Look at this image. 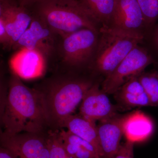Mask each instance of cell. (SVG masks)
<instances>
[{"mask_svg":"<svg viewBox=\"0 0 158 158\" xmlns=\"http://www.w3.org/2000/svg\"><path fill=\"white\" fill-rule=\"evenodd\" d=\"M99 81H102L90 72L56 71L36 85L49 129H63L65 119Z\"/></svg>","mask_w":158,"mask_h":158,"instance_id":"1","label":"cell"},{"mask_svg":"<svg viewBox=\"0 0 158 158\" xmlns=\"http://www.w3.org/2000/svg\"><path fill=\"white\" fill-rule=\"evenodd\" d=\"M8 87L6 103L1 111L2 131L9 135L47 132L48 123L37 90L25 85L11 70Z\"/></svg>","mask_w":158,"mask_h":158,"instance_id":"2","label":"cell"},{"mask_svg":"<svg viewBox=\"0 0 158 158\" xmlns=\"http://www.w3.org/2000/svg\"><path fill=\"white\" fill-rule=\"evenodd\" d=\"M32 14L60 37L84 28L99 31L102 26L79 0H39Z\"/></svg>","mask_w":158,"mask_h":158,"instance_id":"3","label":"cell"},{"mask_svg":"<svg viewBox=\"0 0 158 158\" xmlns=\"http://www.w3.org/2000/svg\"><path fill=\"white\" fill-rule=\"evenodd\" d=\"M100 36V31L84 28L60 37L53 59L57 71L90 72Z\"/></svg>","mask_w":158,"mask_h":158,"instance_id":"4","label":"cell"},{"mask_svg":"<svg viewBox=\"0 0 158 158\" xmlns=\"http://www.w3.org/2000/svg\"><path fill=\"white\" fill-rule=\"evenodd\" d=\"M90 72L104 79L115 70L133 49L144 43L142 37L112 27H102Z\"/></svg>","mask_w":158,"mask_h":158,"instance_id":"5","label":"cell"},{"mask_svg":"<svg viewBox=\"0 0 158 158\" xmlns=\"http://www.w3.org/2000/svg\"><path fill=\"white\" fill-rule=\"evenodd\" d=\"M155 63L147 48L143 44H138L103 79L101 88L107 94H114L131 79L139 76L148 65Z\"/></svg>","mask_w":158,"mask_h":158,"instance_id":"6","label":"cell"},{"mask_svg":"<svg viewBox=\"0 0 158 158\" xmlns=\"http://www.w3.org/2000/svg\"><path fill=\"white\" fill-rule=\"evenodd\" d=\"M60 38L41 20L32 14V21L28 28L20 37L12 49L35 51L41 54L48 62L53 60Z\"/></svg>","mask_w":158,"mask_h":158,"instance_id":"7","label":"cell"},{"mask_svg":"<svg viewBox=\"0 0 158 158\" xmlns=\"http://www.w3.org/2000/svg\"><path fill=\"white\" fill-rule=\"evenodd\" d=\"M47 133L9 135L1 131V143L16 158H49Z\"/></svg>","mask_w":158,"mask_h":158,"instance_id":"8","label":"cell"},{"mask_svg":"<svg viewBox=\"0 0 158 158\" xmlns=\"http://www.w3.org/2000/svg\"><path fill=\"white\" fill-rule=\"evenodd\" d=\"M110 27L144 38L147 35L144 15L137 0H116Z\"/></svg>","mask_w":158,"mask_h":158,"instance_id":"9","label":"cell"},{"mask_svg":"<svg viewBox=\"0 0 158 158\" xmlns=\"http://www.w3.org/2000/svg\"><path fill=\"white\" fill-rule=\"evenodd\" d=\"M0 19L6 26L10 50L28 28L32 21V14L27 8L10 0L0 2Z\"/></svg>","mask_w":158,"mask_h":158,"instance_id":"10","label":"cell"},{"mask_svg":"<svg viewBox=\"0 0 158 158\" xmlns=\"http://www.w3.org/2000/svg\"><path fill=\"white\" fill-rule=\"evenodd\" d=\"M102 82H96L88 90L80 108V115L95 123L117 113V108L101 88Z\"/></svg>","mask_w":158,"mask_h":158,"instance_id":"11","label":"cell"},{"mask_svg":"<svg viewBox=\"0 0 158 158\" xmlns=\"http://www.w3.org/2000/svg\"><path fill=\"white\" fill-rule=\"evenodd\" d=\"M126 115L118 113L99 121L97 127L102 158H113L121 145Z\"/></svg>","mask_w":158,"mask_h":158,"instance_id":"12","label":"cell"},{"mask_svg":"<svg viewBox=\"0 0 158 158\" xmlns=\"http://www.w3.org/2000/svg\"><path fill=\"white\" fill-rule=\"evenodd\" d=\"M20 51L11 61V70L21 78H35L42 75L47 62L42 55L35 51Z\"/></svg>","mask_w":158,"mask_h":158,"instance_id":"13","label":"cell"},{"mask_svg":"<svg viewBox=\"0 0 158 158\" xmlns=\"http://www.w3.org/2000/svg\"><path fill=\"white\" fill-rule=\"evenodd\" d=\"M154 124L150 117L140 111L126 114L123 124V135L133 143L147 140L154 131Z\"/></svg>","mask_w":158,"mask_h":158,"instance_id":"14","label":"cell"},{"mask_svg":"<svg viewBox=\"0 0 158 158\" xmlns=\"http://www.w3.org/2000/svg\"><path fill=\"white\" fill-rule=\"evenodd\" d=\"M120 106L127 108L151 106L150 102L138 77L131 79L114 94Z\"/></svg>","mask_w":158,"mask_h":158,"instance_id":"15","label":"cell"},{"mask_svg":"<svg viewBox=\"0 0 158 158\" xmlns=\"http://www.w3.org/2000/svg\"><path fill=\"white\" fill-rule=\"evenodd\" d=\"M63 128H66L76 135L93 144L99 152L102 158L97 127L95 122L90 121L80 114H73L65 119Z\"/></svg>","mask_w":158,"mask_h":158,"instance_id":"16","label":"cell"},{"mask_svg":"<svg viewBox=\"0 0 158 158\" xmlns=\"http://www.w3.org/2000/svg\"><path fill=\"white\" fill-rule=\"evenodd\" d=\"M102 27H110L113 22L116 0H79Z\"/></svg>","mask_w":158,"mask_h":158,"instance_id":"17","label":"cell"},{"mask_svg":"<svg viewBox=\"0 0 158 158\" xmlns=\"http://www.w3.org/2000/svg\"><path fill=\"white\" fill-rule=\"evenodd\" d=\"M138 78L149 98L151 106L158 107V70L144 71Z\"/></svg>","mask_w":158,"mask_h":158,"instance_id":"18","label":"cell"},{"mask_svg":"<svg viewBox=\"0 0 158 158\" xmlns=\"http://www.w3.org/2000/svg\"><path fill=\"white\" fill-rule=\"evenodd\" d=\"M137 1L141 7L145 20L147 31L146 38L151 33L158 21V0Z\"/></svg>","mask_w":158,"mask_h":158,"instance_id":"19","label":"cell"},{"mask_svg":"<svg viewBox=\"0 0 158 158\" xmlns=\"http://www.w3.org/2000/svg\"><path fill=\"white\" fill-rule=\"evenodd\" d=\"M47 139L49 150V158H66L68 154L65 151L59 130L49 129Z\"/></svg>","mask_w":158,"mask_h":158,"instance_id":"20","label":"cell"},{"mask_svg":"<svg viewBox=\"0 0 158 158\" xmlns=\"http://www.w3.org/2000/svg\"><path fill=\"white\" fill-rule=\"evenodd\" d=\"M144 44L158 64V21L148 37L144 40Z\"/></svg>","mask_w":158,"mask_h":158,"instance_id":"21","label":"cell"},{"mask_svg":"<svg viewBox=\"0 0 158 158\" xmlns=\"http://www.w3.org/2000/svg\"><path fill=\"white\" fill-rule=\"evenodd\" d=\"M134 144L131 141L126 140L125 142L121 144L113 158H134Z\"/></svg>","mask_w":158,"mask_h":158,"instance_id":"22","label":"cell"},{"mask_svg":"<svg viewBox=\"0 0 158 158\" xmlns=\"http://www.w3.org/2000/svg\"><path fill=\"white\" fill-rule=\"evenodd\" d=\"M0 158H16L9 150L2 147L0 149Z\"/></svg>","mask_w":158,"mask_h":158,"instance_id":"23","label":"cell"},{"mask_svg":"<svg viewBox=\"0 0 158 158\" xmlns=\"http://www.w3.org/2000/svg\"><path fill=\"white\" fill-rule=\"evenodd\" d=\"M39 0H28L27 4V8L29 7H32L35 3H37Z\"/></svg>","mask_w":158,"mask_h":158,"instance_id":"24","label":"cell"},{"mask_svg":"<svg viewBox=\"0 0 158 158\" xmlns=\"http://www.w3.org/2000/svg\"><path fill=\"white\" fill-rule=\"evenodd\" d=\"M9 1H10V0H0V2H7Z\"/></svg>","mask_w":158,"mask_h":158,"instance_id":"25","label":"cell"},{"mask_svg":"<svg viewBox=\"0 0 158 158\" xmlns=\"http://www.w3.org/2000/svg\"><path fill=\"white\" fill-rule=\"evenodd\" d=\"M66 158H74L73 157L69 155H68V156H67V157H66Z\"/></svg>","mask_w":158,"mask_h":158,"instance_id":"26","label":"cell"},{"mask_svg":"<svg viewBox=\"0 0 158 158\" xmlns=\"http://www.w3.org/2000/svg\"><path fill=\"white\" fill-rule=\"evenodd\" d=\"M157 65H158V64H157Z\"/></svg>","mask_w":158,"mask_h":158,"instance_id":"27","label":"cell"}]
</instances>
